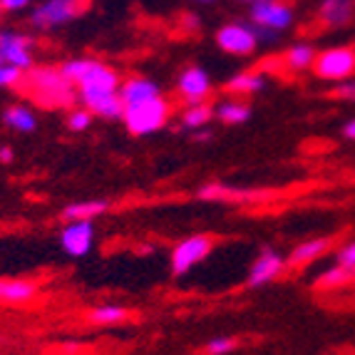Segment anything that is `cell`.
Masks as SVG:
<instances>
[{"label":"cell","instance_id":"6da1fadb","mask_svg":"<svg viewBox=\"0 0 355 355\" xmlns=\"http://www.w3.org/2000/svg\"><path fill=\"white\" fill-rule=\"evenodd\" d=\"M65 72V77L80 92V102L87 107L89 112L97 114L102 119H117L125 112V105L119 100V75L110 65L100 62V60H67L65 65L60 67Z\"/></svg>","mask_w":355,"mask_h":355},{"label":"cell","instance_id":"7a4b0ae2","mask_svg":"<svg viewBox=\"0 0 355 355\" xmlns=\"http://www.w3.org/2000/svg\"><path fill=\"white\" fill-rule=\"evenodd\" d=\"M20 87L28 92L37 105L42 107H70L77 102V87L65 77V72L60 67L50 65H33L23 75Z\"/></svg>","mask_w":355,"mask_h":355},{"label":"cell","instance_id":"3957f363","mask_svg":"<svg viewBox=\"0 0 355 355\" xmlns=\"http://www.w3.org/2000/svg\"><path fill=\"white\" fill-rule=\"evenodd\" d=\"M293 6L286 0H261L251 6V25L259 33V40H276V37L293 25Z\"/></svg>","mask_w":355,"mask_h":355},{"label":"cell","instance_id":"277c9868","mask_svg":"<svg viewBox=\"0 0 355 355\" xmlns=\"http://www.w3.org/2000/svg\"><path fill=\"white\" fill-rule=\"evenodd\" d=\"M172 114V105L169 100H164L162 95L152 97V100H144L139 105H130L125 107L122 119H125L127 130L137 137L152 135V132L162 130L166 125V119Z\"/></svg>","mask_w":355,"mask_h":355},{"label":"cell","instance_id":"5b68a950","mask_svg":"<svg viewBox=\"0 0 355 355\" xmlns=\"http://www.w3.org/2000/svg\"><path fill=\"white\" fill-rule=\"evenodd\" d=\"M89 0H45L42 6H37L30 15V23L37 30H53L60 25L70 23L77 15H83L87 10Z\"/></svg>","mask_w":355,"mask_h":355},{"label":"cell","instance_id":"8992f818","mask_svg":"<svg viewBox=\"0 0 355 355\" xmlns=\"http://www.w3.org/2000/svg\"><path fill=\"white\" fill-rule=\"evenodd\" d=\"M313 72L328 83H343L355 75V50L353 48H328L318 53Z\"/></svg>","mask_w":355,"mask_h":355},{"label":"cell","instance_id":"52a82bcc","mask_svg":"<svg viewBox=\"0 0 355 355\" xmlns=\"http://www.w3.org/2000/svg\"><path fill=\"white\" fill-rule=\"evenodd\" d=\"M35 42L18 30H0V65H12L28 72L35 62Z\"/></svg>","mask_w":355,"mask_h":355},{"label":"cell","instance_id":"ba28073f","mask_svg":"<svg viewBox=\"0 0 355 355\" xmlns=\"http://www.w3.org/2000/svg\"><path fill=\"white\" fill-rule=\"evenodd\" d=\"M214 249V239L204 236V234H194L187 236L174 246L172 251V273L174 276H184L189 273L196 263H202Z\"/></svg>","mask_w":355,"mask_h":355},{"label":"cell","instance_id":"9c48e42d","mask_svg":"<svg viewBox=\"0 0 355 355\" xmlns=\"http://www.w3.org/2000/svg\"><path fill=\"white\" fill-rule=\"evenodd\" d=\"M259 42V33L251 23H229L216 33V45L229 55H251Z\"/></svg>","mask_w":355,"mask_h":355},{"label":"cell","instance_id":"30bf717a","mask_svg":"<svg viewBox=\"0 0 355 355\" xmlns=\"http://www.w3.org/2000/svg\"><path fill=\"white\" fill-rule=\"evenodd\" d=\"M95 243V224L92 221H70L60 231V246L67 256H87Z\"/></svg>","mask_w":355,"mask_h":355},{"label":"cell","instance_id":"8fae6325","mask_svg":"<svg viewBox=\"0 0 355 355\" xmlns=\"http://www.w3.org/2000/svg\"><path fill=\"white\" fill-rule=\"evenodd\" d=\"M177 89L187 105H196V102H204L211 95V77H209L207 70H202V67H196V65L187 67V70L179 75Z\"/></svg>","mask_w":355,"mask_h":355},{"label":"cell","instance_id":"7c38bea8","mask_svg":"<svg viewBox=\"0 0 355 355\" xmlns=\"http://www.w3.org/2000/svg\"><path fill=\"white\" fill-rule=\"evenodd\" d=\"M286 268V259L281 254H276L273 249H263L256 261L251 263L249 279H246V286L249 288H261V286L271 284L276 276H281V271Z\"/></svg>","mask_w":355,"mask_h":355},{"label":"cell","instance_id":"4fadbf2b","mask_svg":"<svg viewBox=\"0 0 355 355\" xmlns=\"http://www.w3.org/2000/svg\"><path fill=\"white\" fill-rule=\"evenodd\" d=\"M202 202H254L261 196H268L266 191H251V189H234L221 182H209L196 191Z\"/></svg>","mask_w":355,"mask_h":355},{"label":"cell","instance_id":"5bb4252c","mask_svg":"<svg viewBox=\"0 0 355 355\" xmlns=\"http://www.w3.org/2000/svg\"><path fill=\"white\" fill-rule=\"evenodd\" d=\"M40 293V284L33 279H0V303L23 306Z\"/></svg>","mask_w":355,"mask_h":355},{"label":"cell","instance_id":"9a60e30c","mask_svg":"<svg viewBox=\"0 0 355 355\" xmlns=\"http://www.w3.org/2000/svg\"><path fill=\"white\" fill-rule=\"evenodd\" d=\"M355 18V0H320L318 20L326 28H343Z\"/></svg>","mask_w":355,"mask_h":355},{"label":"cell","instance_id":"2e32d148","mask_svg":"<svg viewBox=\"0 0 355 355\" xmlns=\"http://www.w3.org/2000/svg\"><path fill=\"white\" fill-rule=\"evenodd\" d=\"M157 95H162L159 87H157V83L147 80V77H130V80L122 83V87H119V100H122L125 107L139 105V102L152 100V97H157Z\"/></svg>","mask_w":355,"mask_h":355},{"label":"cell","instance_id":"e0dca14e","mask_svg":"<svg viewBox=\"0 0 355 355\" xmlns=\"http://www.w3.org/2000/svg\"><path fill=\"white\" fill-rule=\"evenodd\" d=\"M318 58L313 45L308 42H296L293 48L286 50L284 55V67L288 72H303V70H313V62Z\"/></svg>","mask_w":355,"mask_h":355},{"label":"cell","instance_id":"ac0fdd59","mask_svg":"<svg viewBox=\"0 0 355 355\" xmlns=\"http://www.w3.org/2000/svg\"><path fill=\"white\" fill-rule=\"evenodd\" d=\"M331 246L328 239H308V241H301L296 249L291 251V256L286 259L288 266H303V263H311L315 261L318 256H323Z\"/></svg>","mask_w":355,"mask_h":355},{"label":"cell","instance_id":"d6986e66","mask_svg":"<svg viewBox=\"0 0 355 355\" xmlns=\"http://www.w3.org/2000/svg\"><path fill=\"white\" fill-rule=\"evenodd\" d=\"M110 209V204L105 199H89V202H75L67 204L62 209V219L65 221H92L97 219L100 214H105Z\"/></svg>","mask_w":355,"mask_h":355},{"label":"cell","instance_id":"ffe728a7","mask_svg":"<svg viewBox=\"0 0 355 355\" xmlns=\"http://www.w3.org/2000/svg\"><path fill=\"white\" fill-rule=\"evenodd\" d=\"M266 87V75L263 72H239L226 83L231 95H256Z\"/></svg>","mask_w":355,"mask_h":355},{"label":"cell","instance_id":"44dd1931","mask_svg":"<svg viewBox=\"0 0 355 355\" xmlns=\"http://www.w3.org/2000/svg\"><path fill=\"white\" fill-rule=\"evenodd\" d=\"M214 114H216L224 125H243V122H249V117H251V107L246 105V102L229 97V100L219 102V105L214 107Z\"/></svg>","mask_w":355,"mask_h":355},{"label":"cell","instance_id":"7402d4cb","mask_svg":"<svg viewBox=\"0 0 355 355\" xmlns=\"http://www.w3.org/2000/svg\"><path fill=\"white\" fill-rule=\"evenodd\" d=\"M3 122H6L10 130L15 132H23V135H30V132H35L37 127V119L33 114V110H28L25 105H12L8 107L6 112H3Z\"/></svg>","mask_w":355,"mask_h":355},{"label":"cell","instance_id":"603a6c76","mask_svg":"<svg viewBox=\"0 0 355 355\" xmlns=\"http://www.w3.org/2000/svg\"><path fill=\"white\" fill-rule=\"evenodd\" d=\"M127 318H130V311L114 303H105L89 311V323L95 326H117V323H125Z\"/></svg>","mask_w":355,"mask_h":355},{"label":"cell","instance_id":"cb8c5ba5","mask_svg":"<svg viewBox=\"0 0 355 355\" xmlns=\"http://www.w3.org/2000/svg\"><path fill=\"white\" fill-rule=\"evenodd\" d=\"M211 117H214V107H209L207 102H196V105H189L184 110L182 127L189 132L202 130V127H207L211 122Z\"/></svg>","mask_w":355,"mask_h":355},{"label":"cell","instance_id":"d4e9b609","mask_svg":"<svg viewBox=\"0 0 355 355\" xmlns=\"http://www.w3.org/2000/svg\"><path fill=\"white\" fill-rule=\"evenodd\" d=\"M350 281H355V268L345 266V263H336L333 268L320 273L315 286H318V288H336V286H345V284H350Z\"/></svg>","mask_w":355,"mask_h":355},{"label":"cell","instance_id":"484cf974","mask_svg":"<svg viewBox=\"0 0 355 355\" xmlns=\"http://www.w3.org/2000/svg\"><path fill=\"white\" fill-rule=\"evenodd\" d=\"M89 125H92V112H89L87 107H75L70 117H67V127L72 132H85L89 130Z\"/></svg>","mask_w":355,"mask_h":355},{"label":"cell","instance_id":"4316f807","mask_svg":"<svg viewBox=\"0 0 355 355\" xmlns=\"http://www.w3.org/2000/svg\"><path fill=\"white\" fill-rule=\"evenodd\" d=\"M23 75L25 72L20 67H12V65H0V89L6 87H18L23 83Z\"/></svg>","mask_w":355,"mask_h":355},{"label":"cell","instance_id":"83f0119b","mask_svg":"<svg viewBox=\"0 0 355 355\" xmlns=\"http://www.w3.org/2000/svg\"><path fill=\"white\" fill-rule=\"evenodd\" d=\"M236 348V340L234 338H211L207 343V355H226Z\"/></svg>","mask_w":355,"mask_h":355},{"label":"cell","instance_id":"f1b7e54d","mask_svg":"<svg viewBox=\"0 0 355 355\" xmlns=\"http://www.w3.org/2000/svg\"><path fill=\"white\" fill-rule=\"evenodd\" d=\"M338 263H345V266L355 268V241L338 251Z\"/></svg>","mask_w":355,"mask_h":355},{"label":"cell","instance_id":"f546056e","mask_svg":"<svg viewBox=\"0 0 355 355\" xmlns=\"http://www.w3.org/2000/svg\"><path fill=\"white\" fill-rule=\"evenodd\" d=\"M333 95L340 97V100H350V102H355V83H340L336 89H333Z\"/></svg>","mask_w":355,"mask_h":355},{"label":"cell","instance_id":"4dcf8cb0","mask_svg":"<svg viewBox=\"0 0 355 355\" xmlns=\"http://www.w3.org/2000/svg\"><path fill=\"white\" fill-rule=\"evenodd\" d=\"M3 3V8H6L8 12H18V10H25V8L30 6V0H0Z\"/></svg>","mask_w":355,"mask_h":355},{"label":"cell","instance_id":"1f68e13d","mask_svg":"<svg viewBox=\"0 0 355 355\" xmlns=\"http://www.w3.org/2000/svg\"><path fill=\"white\" fill-rule=\"evenodd\" d=\"M184 28L187 30H199V18H196V15H191V12H187V15H184Z\"/></svg>","mask_w":355,"mask_h":355},{"label":"cell","instance_id":"d6a6232c","mask_svg":"<svg viewBox=\"0 0 355 355\" xmlns=\"http://www.w3.org/2000/svg\"><path fill=\"white\" fill-rule=\"evenodd\" d=\"M194 139H196V142H209V139H211V130H209V127L194 130Z\"/></svg>","mask_w":355,"mask_h":355},{"label":"cell","instance_id":"836d02e7","mask_svg":"<svg viewBox=\"0 0 355 355\" xmlns=\"http://www.w3.org/2000/svg\"><path fill=\"white\" fill-rule=\"evenodd\" d=\"M12 157H15V154H12L10 147H0V162H3V164H10Z\"/></svg>","mask_w":355,"mask_h":355},{"label":"cell","instance_id":"e575fe53","mask_svg":"<svg viewBox=\"0 0 355 355\" xmlns=\"http://www.w3.org/2000/svg\"><path fill=\"white\" fill-rule=\"evenodd\" d=\"M343 135L348 137V139H355V119H350V122H345Z\"/></svg>","mask_w":355,"mask_h":355},{"label":"cell","instance_id":"d590c367","mask_svg":"<svg viewBox=\"0 0 355 355\" xmlns=\"http://www.w3.org/2000/svg\"><path fill=\"white\" fill-rule=\"evenodd\" d=\"M194 3H202V6H209V3H216V0H194Z\"/></svg>","mask_w":355,"mask_h":355},{"label":"cell","instance_id":"8d00e7d4","mask_svg":"<svg viewBox=\"0 0 355 355\" xmlns=\"http://www.w3.org/2000/svg\"><path fill=\"white\" fill-rule=\"evenodd\" d=\"M241 3H249V6H254V3H261V0H241Z\"/></svg>","mask_w":355,"mask_h":355},{"label":"cell","instance_id":"74e56055","mask_svg":"<svg viewBox=\"0 0 355 355\" xmlns=\"http://www.w3.org/2000/svg\"><path fill=\"white\" fill-rule=\"evenodd\" d=\"M3 12H6V8H3V3H0V18H3Z\"/></svg>","mask_w":355,"mask_h":355}]
</instances>
